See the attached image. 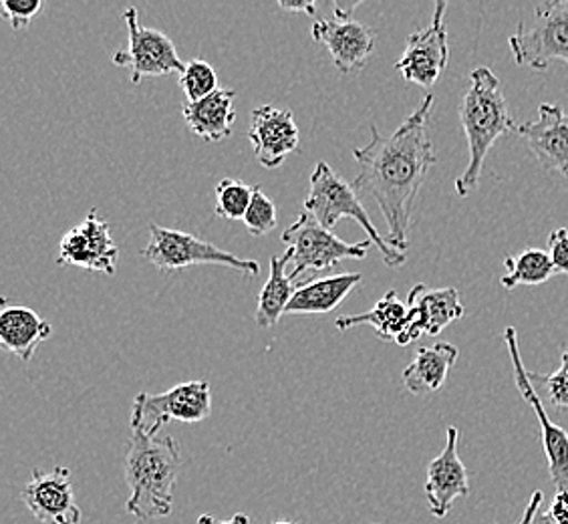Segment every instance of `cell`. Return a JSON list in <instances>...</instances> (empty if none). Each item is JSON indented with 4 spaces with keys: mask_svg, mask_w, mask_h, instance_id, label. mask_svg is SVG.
I'll return each mask as SVG.
<instances>
[{
    "mask_svg": "<svg viewBox=\"0 0 568 524\" xmlns=\"http://www.w3.org/2000/svg\"><path fill=\"white\" fill-rule=\"evenodd\" d=\"M0 11L11 22L12 29L21 31L43 11V0H0Z\"/></svg>",
    "mask_w": 568,
    "mask_h": 524,
    "instance_id": "obj_30",
    "label": "cell"
},
{
    "mask_svg": "<svg viewBox=\"0 0 568 524\" xmlns=\"http://www.w3.org/2000/svg\"><path fill=\"white\" fill-rule=\"evenodd\" d=\"M548 256L557 274H568V229L565 226L548 234Z\"/></svg>",
    "mask_w": 568,
    "mask_h": 524,
    "instance_id": "obj_31",
    "label": "cell"
},
{
    "mask_svg": "<svg viewBox=\"0 0 568 524\" xmlns=\"http://www.w3.org/2000/svg\"><path fill=\"white\" fill-rule=\"evenodd\" d=\"M118 261L120 249L111 236L110 222L99 216L98 208H91L88 219L67 232L57 256V264H73L108 276L118 273Z\"/></svg>",
    "mask_w": 568,
    "mask_h": 524,
    "instance_id": "obj_12",
    "label": "cell"
},
{
    "mask_svg": "<svg viewBox=\"0 0 568 524\" xmlns=\"http://www.w3.org/2000/svg\"><path fill=\"white\" fill-rule=\"evenodd\" d=\"M234 98L236 93L232 89H219L209 98L192 103L187 101L182 108V115L190 131L210 143H219L230 138L232 125L236 121Z\"/></svg>",
    "mask_w": 568,
    "mask_h": 524,
    "instance_id": "obj_20",
    "label": "cell"
},
{
    "mask_svg": "<svg viewBox=\"0 0 568 524\" xmlns=\"http://www.w3.org/2000/svg\"><path fill=\"white\" fill-rule=\"evenodd\" d=\"M142 256L165 273L182 271L194 264H220L246 276L261 273V264L256 261L241 259L232 252L222 251L212 242L197 239L194 234L165 229L155 222H150V242L145 244Z\"/></svg>",
    "mask_w": 568,
    "mask_h": 524,
    "instance_id": "obj_6",
    "label": "cell"
},
{
    "mask_svg": "<svg viewBox=\"0 0 568 524\" xmlns=\"http://www.w3.org/2000/svg\"><path fill=\"white\" fill-rule=\"evenodd\" d=\"M351 11L335 4L333 19H321L313 24V39L327 47L333 63L343 75L367 66L375 51V33L367 24L351 19Z\"/></svg>",
    "mask_w": 568,
    "mask_h": 524,
    "instance_id": "obj_13",
    "label": "cell"
},
{
    "mask_svg": "<svg viewBox=\"0 0 568 524\" xmlns=\"http://www.w3.org/2000/svg\"><path fill=\"white\" fill-rule=\"evenodd\" d=\"M542 492L536 491L532 496H530V501H528V506H526L525 514L520 516V521L518 524H532L535 523L536 514L540 513V506H542Z\"/></svg>",
    "mask_w": 568,
    "mask_h": 524,
    "instance_id": "obj_32",
    "label": "cell"
},
{
    "mask_svg": "<svg viewBox=\"0 0 568 524\" xmlns=\"http://www.w3.org/2000/svg\"><path fill=\"white\" fill-rule=\"evenodd\" d=\"M434 108V95L427 93L417 110L383 138L372 125V142L353 150L359 174L351 182L359 196L373 198L387 224V242L395 251L409 246V230L417 196L426 182L429 168L436 164L427 121Z\"/></svg>",
    "mask_w": 568,
    "mask_h": 524,
    "instance_id": "obj_1",
    "label": "cell"
},
{
    "mask_svg": "<svg viewBox=\"0 0 568 524\" xmlns=\"http://www.w3.org/2000/svg\"><path fill=\"white\" fill-rule=\"evenodd\" d=\"M458 442V427L449 426L446 446L427 464L426 498L429 511L437 518H446L454 503L470 494L468 468L459 460Z\"/></svg>",
    "mask_w": 568,
    "mask_h": 524,
    "instance_id": "obj_15",
    "label": "cell"
},
{
    "mask_svg": "<svg viewBox=\"0 0 568 524\" xmlns=\"http://www.w3.org/2000/svg\"><path fill=\"white\" fill-rule=\"evenodd\" d=\"M532 524H560L558 523L557 518L552 516V514L548 513V511H545V513H538L535 516V523Z\"/></svg>",
    "mask_w": 568,
    "mask_h": 524,
    "instance_id": "obj_35",
    "label": "cell"
},
{
    "mask_svg": "<svg viewBox=\"0 0 568 524\" xmlns=\"http://www.w3.org/2000/svg\"><path fill=\"white\" fill-rule=\"evenodd\" d=\"M303 210L311 212L328 230L335 229L339 220H355L361 229L365 230L367 241H372L373 246H377V251L382 252L383 262L389 269L402 266L407 261L405 252L395 251L387 239L382 236V232L375 229L357 190L351 187L349 182H345L327 162H318L315 172L311 174L308 196Z\"/></svg>",
    "mask_w": 568,
    "mask_h": 524,
    "instance_id": "obj_4",
    "label": "cell"
},
{
    "mask_svg": "<svg viewBox=\"0 0 568 524\" xmlns=\"http://www.w3.org/2000/svg\"><path fill=\"white\" fill-rule=\"evenodd\" d=\"M271 524H295V523H291V521H274V523H271Z\"/></svg>",
    "mask_w": 568,
    "mask_h": 524,
    "instance_id": "obj_36",
    "label": "cell"
},
{
    "mask_svg": "<svg viewBox=\"0 0 568 524\" xmlns=\"http://www.w3.org/2000/svg\"><path fill=\"white\" fill-rule=\"evenodd\" d=\"M446 2H436L434 19L426 29H419L407 37L404 56L397 59L395 69L405 81L432 88L439 75L446 71L449 61L448 29H446Z\"/></svg>",
    "mask_w": 568,
    "mask_h": 524,
    "instance_id": "obj_11",
    "label": "cell"
},
{
    "mask_svg": "<svg viewBox=\"0 0 568 524\" xmlns=\"http://www.w3.org/2000/svg\"><path fill=\"white\" fill-rule=\"evenodd\" d=\"M180 88L190 103L200 101L219 91V75L209 61L192 59L187 61L186 69L180 75Z\"/></svg>",
    "mask_w": 568,
    "mask_h": 524,
    "instance_id": "obj_27",
    "label": "cell"
},
{
    "mask_svg": "<svg viewBox=\"0 0 568 524\" xmlns=\"http://www.w3.org/2000/svg\"><path fill=\"white\" fill-rule=\"evenodd\" d=\"M182 468L180 444L172 436H148L132 430L125 482L130 496L125 511L133 518L153 521L174 511V488Z\"/></svg>",
    "mask_w": 568,
    "mask_h": 524,
    "instance_id": "obj_3",
    "label": "cell"
},
{
    "mask_svg": "<svg viewBox=\"0 0 568 524\" xmlns=\"http://www.w3.org/2000/svg\"><path fill=\"white\" fill-rule=\"evenodd\" d=\"M363 281L361 273H341L311 279L296 286L295 295L286 306V315H321L331 313L333 309L347 299Z\"/></svg>",
    "mask_w": 568,
    "mask_h": 524,
    "instance_id": "obj_19",
    "label": "cell"
},
{
    "mask_svg": "<svg viewBox=\"0 0 568 524\" xmlns=\"http://www.w3.org/2000/svg\"><path fill=\"white\" fill-rule=\"evenodd\" d=\"M244 226L251 232L252 236H264L268 234L271 230L276 229V206H274L273 200L263 194L261 187H256L254 198H252L251 208L244 216Z\"/></svg>",
    "mask_w": 568,
    "mask_h": 524,
    "instance_id": "obj_29",
    "label": "cell"
},
{
    "mask_svg": "<svg viewBox=\"0 0 568 524\" xmlns=\"http://www.w3.org/2000/svg\"><path fill=\"white\" fill-rule=\"evenodd\" d=\"M528 375L540 397H545L548 404L560 412H568V350L562 351V363L557 372L550 375L528 372Z\"/></svg>",
    "mask_w": 568,
    "mask_h": 524,
    "instance_id": "obj_28",
    "label": "cell"
},
{
    "mask_svg": "<svg viewBox=\"0 0 568 524\" xmlns=\"http://www.w3.org/2000/svg\"><path fill=\"white\" fill-rule=\"evenodd\" d=\"M256 187H248L241 180L224 178L216 187V214L224 220H244Z\"/></svg>",
    "mask_w": 568,
    "mask_h": 524,
    "instance_id": "obj_26",
    "label": "cell"
},
{
    "mask_svg": "<svg viewBox=\"0 0 568 524\" xmlns=\"http://www.w3.org/2000/svg\"><path fill=\"white\" fill-rule=\"evenodd\" d=\"M291 262L288 252L281 256H271V274L264 283L263 291L258 295L256 315L254 321L261 329L274 328L283 315H286V306L295 295V281L291 274H286V264Z\"/></svg>",
    "mask_w": 568,
    "mask_h": 524,
    "instance_id": "obj_24",
    "label": "cell"
},
{
    "mask_svg": "<svg viewBox=\"0 0 568 524\" xmlns=\"http://www.w3.org/2000/svg\"><path fill=\"white\" fill-rule=\"evenodd\" d=\"M504 341L513 360L514 382L518 392L523 393L526 402L532 407L536 420L540 424L542 432V446L548 460V472L550 481L557 488V494H567L568 492V434L562 427L557 426L547 414V407L542 404V397L536 393L535 385L530 382V375L526 372L525 361L520 357V347H518V333L516 329H504Z\"/></svg>",
    "mask_w": 568,
    "mask_h": 524,
    "instance_id": "obj_10",
    "label": "cell"
},
{
    "mask_svg": "<svg viewBox=\"0 0 568 524\" xmlns=\"http://www.w3.org/2000/svg\"><path fill=\"white\" fill-rule=\"evenodd\" d=\"M53 335V325L29 306H4L0 313V343L29 363L37 347Z\"/></svg>",
    "mask_w": 568,
    "mask_h": 524,
    "instance_id": "obj_21",
    "label": "cell"
},
{
    "mask_svg": "<svg viewBox=\"0 0 568 524\" xmlns=\"http://www.w3.org/2000/svg\"><path fill=\"white\" fill-rule=\"evenodd\" d=\"M518 135L545 170L568 178V113L557 103H542L538 120L518 125Z\"/></svg>",
    "mask_w": 568,
    "mask_h": 524,
    "instance_id": "obj_18",
    "label": "cell"
},
{
    "mask_svg": "<svg viewBox=\"0 0 568 524\" xmlns=\"http://www.w3.org/2000/svg\"><path fill=\"white\" fill-rule=\"evenodd\" d=\"M278 7L281 9H284V11L288 12H305V14H311V17H315L318 11V4L317 2H278Z\"/></svg>",
    "mask_w": 568,
    "mask_h": 524,
    "instance_id": "obj_33",
    "label": "cell"
},
{
    "mask_svg": "<svg viewBox=\"0 0 568 524\" xmlns=\"http://www.w3.org/2000/svg\"><path fill=\"white\" fill-rule=\"evenodd\" d=\"M339 331H347L359 325H369L383 341H394L402 345L405 333L409 329V306L402 303L395 291H387L385 295L375 303L372 311L361 315H345L335 321Z\"/></svg>",
    "mask_w": 568,
    "mask_h": 524,
    "instance_id": "obj_23",
    "label": "cell"
},
{
    "mask_svg": "<svg viewBox=\"0 0 568 524\" xmlns=\"http://www.w3.org/2000/svg\"><path fill=\"white\" fill-rule=\"evenodd\" d=\"M459 121L468 140V165L456 180L458 196H470L480 187L486 155L494 143L518 130L504 98L500 79L488 67H476L459 103Z\"/></svg>",
    "mask_w": 568,
    "mask_h": 524,
    "instance_id": "obj_2",
    "label": "cell"
},
{
    "mask_svg": "<svg viewBox=\"0 0 568 524\" xmlns=\"http://www.w3.org/2000/svg\"><path fill=\"white\" fill-rule=\"evenodd\" d=\"M516 66L547 71L552 61L568 66V0H548L535 9V22H518L508 39Z\"/></svg>",
    "mask_w": 568,
    "mask_h": 524,
    "instance_id": "obj_7",
    "label": "cell"
},
{
    "mask_svg": "<svg viewBox=\"0 0 568 524\" xmlns=\"http://www.w3.org/2000/svg\"><path fill=\"white\" fill-rule=\"evenodd\" d=\"M459 351L456 345L437 341L432 347H419L414 361L404 370V385L414 395H432L444 387L452 367L458 361Z\"/></svg>",
    "mask_w": 568,
    "mask_h": 524,
    "instance_id": "obj_22",
    "label": "cell"
},
{
    "mask_svg": "<svg viewBox=\"0 0 568 524\" xmlns=\"http://www.w3.org/2000/svg\"><path fill=\"white\" fill-rule=\"evenodd\" d=\"M197 524H251V518L244 513H236L229 521H219L214 514H202Z\"/></svg>",
    "mask_w": 568,
    "mask_h": 524,
    "instance_id": "obj_34",
    "label": "cell"
},
{
    "mask_svg": "<svg viewBox=\"0 0 568 524\" xmlns=\"http://www.w3.org/2000/svg\"><path fill=\"white\" fill-rule=\"evenodd\" d=\"M504 266H506V274H503L500 284L506 291H513L516 286H536V284L547 283L548 279L557 274L548 252L540 249H526L516 256H506Z\"/></svg>",
    "mask_w": 568,
    "mask_h": 524,
    "instance_id": "obj_25",
    "label": "cell"
},
{
    "mask_svg": "<svg viewBox=\"0 0 568 524\" xmlns=\"http://www.w3.org/2000/svg\"><path fill=\"white\" fill-rule=\"evenodd\" d=\"M212 414V392L209 382L178 383L164 393L142 392L132 405V430L158 436L170 422L197 424Z\"/></svg>",
    "mask_w": 568,
    "mask_h": 524,
    "instance_id": "obj_8",
    "label": "cell"
},
{
    "mask_svg": "<svg viewBox=\"0 0 568 524\" xmlns=\"http://www.w3.org/2000/svg\"><path fill=\"white\" fill-rule=\"evenodd\" d=\"M248 140L258 164L274 170L283 165L291 153L298 150L301 133L293 111L263 105L252 111Z\"/></svg>",
    "mask_w": 568,
    "mask_h": 524,
    "instance_id": "obj_17",
    "label": "cell"
},
{
    "mask_svg": "<svg viewBox=\"0 0 568 524\" xmlns=\"http://www.w3.org/2000/svg\"><path fill=\"white\" fill-rule=\"evenodd\" d=\"M291 261L295 264L291 279L296 281L305 273H323L335 269L339 262L367 256L372 241L345 242L333 230L325 229L311 212L303 210L293 226L281 236Z\"/></svg>",
    "mask_w": 568,
    "mask_h": 524,
    "instance_id": "obj_5",
    "label": "cell"
},
{
    "mask_svg": "<svg viewBox=\"0 0 568 524\" xmlns=\"http://www.w3.org/2000/svg\"><path fill=\"white\" fill-rule=\"evenodd\" d=\"M22 503L43 524H81V508L75 503L71 470L34 468L22 488Z\"/></svg>",
    "mask_w": 568,
    "mask_h": 524,
    "instance_id": "obj_14",
    "label": "cell"
},
{
    "mask_svg": "<svg viewBox=\"0 0 568 524\" xmlns=\"http://www.w3.org/2000/svg\"><path fill=\"white\" fill-rule=\"evenodd\" d=\"M409 329L402 345L414 343L422 335L437 337L444 329L464 318L466 309L462 305L458 289H429L426 284H416L409 296Z\"/></svg>",
    "mask_w": 568,
    "mask_h": 524,
    "instance_id": "obj_16",
    "label": "cell"
},
{
    "mask_svg": "<svg viewBox=\"0 0 568 524\" xmlns=\"http://www.w3.org/2000/svg\"><path fill=\"white\" fill-rule=\"evenodd\" d=\"M130 43L111 56L115 67H128L132 71L133 85H140L145 77H162L186 69V63L178 56L174 41L158 29H148L140 24V12L135 7L123 11Z\"/></svg>",
    "mask_w": 568,
    "mask_h": 524,
    "instance_id": "obj_9",
    "label": "cell"
}]
</instances>
